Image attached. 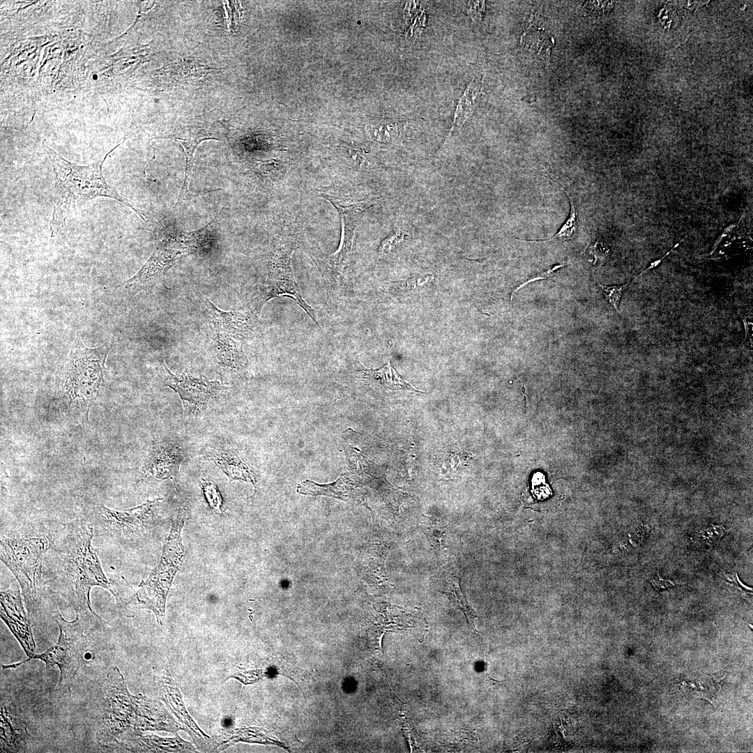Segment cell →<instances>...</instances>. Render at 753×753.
<instances>
[{"label": "cell", "instance_id": "cell-1", "mask_svg": "<svg viewBox=\"0 0 753 753\" xmlns=\"http://www.w3.org/2000/svg\"><path fill=\"white\" fill-rule=\"evenodd\" d=\"M93 531L88 522L77 521L57 527L52 533L45 563L49 581L68 599L77 616L91 625L102 620L91 609L89 593L98 586L110 591L91 545Z\"/></svg>", "mask_w": 753, "mask_h": 753}, {"label": "cell", "instance_id": "cell-2", "mask_svg": "<svg viewBox=\"0 0 753 753\" xmlns=\"http://www.w3.org/2000/svg\"><path fill=\"white\" fill-rule=\"evenodd\" d=\"M110 151L105 158L89 165H79L60 156L43 141L54 175L52 194V218L50 223L51 236H55L66 225L70 215L89 201L99 197H109L132 209L144 220L149 219L142 211L136 208L123 197L106 181L102 174V165Z\"/></svg>", "mask_w": 753, "mask_h": 753}, {"label": "cell", "instance_id": "cell-3", "mask_svg": "<svg viewBox=\"0 0 753 753\" xmlns=\"http://www.w3.org/2000/svg\"><path fill=\"white\" fill-rule=\"evenodd\" d=\"M109 350V344L89 348L77 335L63 364L61 388L70 404L86 413L104 381L105 363Z\"/></svg>", "mask_w": 753, "mask_h": 753}, {"label": "cell", "instance_id": "cell-4", "mask_svg": "<svg viewBox=\"0 0 753 753\" xmlns=\"http://www.w3.org/2000/svg\"><path fill=\"white\" fill-rule=\"evenodd\" d=\"M187 519L186 510L180 508L165 541L159 563L135 593L139 607L153 611L160 624L165 616L167 594L184 558L181 533Z\"/></svg>", "mask_w": 753, "mask_h": 753}, {"label": "cell", "instance_id": "cell-5", "mask_svg": "<svg viewBox=\"0 0 753 753\" xmlns=\"http://www.w3.org/2000/svg\"><path fill=\"white\" fill-rule=\"evenodd\" d=\"M49 548L45 538H4L1 540V560L21 586L29 611L39 601L42 591L43 562Z\"/></svg>", "mask_w": 753, "mask_h": 753}, {"label": "cell", "instance_id": "cell-6", "mask_svg": "<svg viewBox=\"0 0 753 753\" xmlns=\"http://www.w3.org/2000/svg\"><path fill=\"white\" fill-rule=\"evenodd\" d=\"M296 246V233H288L277 240L270 256L266 281L250 303V308L254 314H259L270 299L280 296H290L319 326L317 310L303 298L291 268V259Z\"/></svg>", "mask_w": 753, "mask_h": 753}, {"label": "cell", "instance_id": "cell-7", "mask_svg": "<svg viewBox=\"0 0 753 753\" xmlns=\"http://www.w3.org/2000/svg\"><path fill=\"white\" fill-rule=\"evenodd\" d=\"M162 499L147 501L137 507L115 510L96 505L91 511L88 524L94 535L126 540L147 533L154 526Z\"/></svg>", "mask_w": 753, "mask_h": 753}, {"label": "cell", "instance_id": "cell-8", "mask_svg": "<svg viewBox=\"0 0 753 753\" xmlns=\"http://www.w3.org/2000/svg\"><path fill=\"white\" fill-rule=\"evenodd\" d=\"M54 620L60 630L57 643L41 654H33L30 659H40L47 667L57 665L61 673L59 684L62 685L75 677L83 662L86 651L84 634L90 623L77 616L75 621H67L59 613L54 615Z\"/></svg>", "mask_w": 753, "mask_h": 753}, {"label": "cell", "instance_id": "cell-9", "mask_svg": "<svg viewBox=\"0 0 753 753\" xmlns=\"http://www.w3.org/2000/svg\"><path fill=\"white\" fill-rule=\"evenodd\" d=\"M162 376L165 384L180 397L186 416H197L221 402L228 393V387L218 381H210L201 375L194 377L184 371L175 374L163 363Z\"/></svg>", "mask_w": 753, "mask_h": 753}, {"label": "cell", "instance_id": "cell-10", "mask_svg": "<svg viewBox=\"0 0 753 753\" xmlns=\"http://www.w3.org/2000/svg\"><path fill=\"white\" fill-rule=\"evenodd\" d=\"M185 251L176 239H162L142 268L123 286L132 293L153 289L165 277L167 271Z\"/></svg>", "mask_w": 753, "mask_h": 753}, {"label": "cell", "instance_id": "cell-11", "mask_svg": "<svg viewBox=\"0 0 753 753\" xmlns=\"http://www.w3.org/2000/svg\"><path fill=\"white\" fill-rule=\"evenodd\" d=\"M320 196L329 201L336 208L342 225L340 246L336 252L328 257V264L338 273H344L349 264L356 226L369 206L363 202L344 204L334 197L323 193Z\"/></svg>", "mask_w": 753, "mask_h": 753}, {"label": "cell", "instance_id": "cell-12", "mask_svg": "<svg viewBox=\"0 0 753 753\" xmlns=\"http://www.w3.org/2000/svg\"><path fill=\"white\" fill-rule=\"evenodd\" d=\"M185 457L181 444L176 441H162L152 446L142 470L145 476L157 480L172 478L178 474Z\"/></svg>", "mask_w": 753, "mask_h": 753}, {"label": "cell", "instance_id": "cell-13", "mask_svg": "<svg viewBox=\"0 0 753 753\" xmlns=\"http://www.w3.org/2000/svg\"><path fill=\"white\" fill-rule=\"evenodd\" d=\"M1 617L30 658L34 654L35 644L19 590L1 591Z\"/></svg>", "mask_w": 753, "mask_h": 753}, {"label": "cell", "instance_id": "cell-14", "mask_svg": "<svg viewBox=\"0 0 753 753\" xmlns=\"http://www.w3.org/2000/svg\"><path fill=\"white\" fill-rule=\"evenodd\" d=\"M202 459L213 462L230 481L243 480L256 484V476L245 459L234 450L209 445L205 447Z\"/></svg>", "mask_w": 753, "mask_h": 753}, {"label": "cell", "instance_id": "cell-15", "mask_svg": "<svg viewBox=\"0 0 753 753\" xmlns=\"http://www.w3.org/2000/svg\"><path fill=\"white\" fill-rule=\"evenodd\" d=\"M209 340V351L218 365L226 371L238 372L247 364L243 342L215 330Z\"/></svg>", "mask_w": 753, "mask_h": 753}, {"label": "cell", "instance_id": "cell-16", "mask_svg": "<svg viewBox=\"0 0 753 753\" xmlns=\"http://www.w3.org/2000/svg\"><path fill=\"white\" fill-rule=\"evenodd\" d=\"M212 316L214 330L229 337L243 342L251 332L248 316L238 311H224L208 299L205 301Z\"/></svg>", "mask_w": 753, "mask_h": 753}, {"label": "cell", "instance_id": "cell-17", "mask_svg": "<svg viewBox=\"0 0 753 753\" xmlns=\"http://www.w3.org/2000/svg\"><path fill=\"white\" fill-rule=\"evenodd\" d=\"M185 137H182L179 135H175L166 137H158L162 139H169L178 142L182 145L185 151V169L183 179V184L178 197V201H182L186 196L188 190L192 168L194 166V153L201 144V142L205 140H219L217 138L212 137L208 132L202 128L199 127H188V132L183 134Z\"/></svg>", "mask_w": 753, "mask_h": 753}, {"label": "cell", "instance_id": "cell-18", "mask_svg": "<svg viewBox=\"0 0 753 753\" xmlns=\"http://www.w3.org/2000/svg\"><path fill=\"white\" fill-rule=\"evenodd\" d=\"M296 492L304 495L328 496L342 501L356 499L354 485L346 476V473H342L335 482L326 485H319L306 480L297 485Z\"/></svg>", "mask_w": 753, "mask_h": 753}, {"label": "cell", "instance_id": "cell-19", "mask_svg": "<svg viewBox=\"0 0 753 753\" xmlns=\"http://www.w3.org/2000/svg\"><path fill=\"white\" fill-rule=\"evenodd\" d=\"M445 588V593L449 595L457 608L462 610L467 616L471 627L475 632H476L474 620L477 617V615L475 611L470 607L466 601L459 586V579L454 577L448 578L446 581Z\"/></svg>", "mask_w": 753, "mask_h": 753}, {"label": "cell", "instance_id": "cell-20", "mask_svg": "<svg viewBox=\"0 0 753 753\" xmlns=\"http://www.w3.org/2000/svg\"><path fill=\"white\" fill-rule=\"evenodd\" d=\"M559 183L561 185V187H562L561 188L564 190V192H566V195H568V197L569 198L570 204V213H569L568 217L567 218V219L564 222V223L561 226L560 229L557 231V232L553 236H552L551 238H547V239H542V240H535V241L534 240H524L525 241H528V242H545V241H552V240H554V239L566 241V240L570 239L572 237V236L575 234V231L577 230V227L578 212H577V208H576V206H575V205L574 204V201H573L572 197L570 196V193L564 188V186L561 183Z\"/></svg>", "mask_w": 753, "mask_h": 753}, {"label": "cell", "instance_id": "cell-21", "mask_svg": "<svg viewBox=\"0 0 753 753\" xmlns=\"http://www.w3.org/2000/svg\"><path fill=\"white\" fill-rule=\"evenodd\" d=\"M365 372L366 374L380 380L386 387L390 389H413L411 386L402 380L398 373L391 367L390 363L376 370L365 369Z\"/></svg>", "mask_w": 753, "mask_h": 753}, {"label": "cell", "instance_id": "cell-22", "mask_svg": "<svg viewBox=\"0 0 753 753\" xmlns=\"http://www.w3.org/2000/svg\"><path fill=\"white\" fill-rule=\"evenodd\" d=\"M204 497L210 508L218 514L222 512V498L215 484L207 479H203L201 483Z\"/></svg>", "mask_w": 753, "mask_h": 753}, {"label": "cell", "instance_id": "cell-23", "mask_svg": "<svg viewBox=\"0 0 753 753\" xmlns=\"http://www.w3.org/2000/svg\"><path fill=\"white\" fill-rule=\"evenodd\" d=\"M724 533V528L722 526L710 525L694 535L697 541L710 547L715 545Z\"/></svg>", "mask_w": 753, "mask_h": 753}, {"label": "cell", "instance_id": "cell-24", "mask_svg": "<svg viewBox=\"0 0 753 753\" xmlns=\"http://www.w3.org/2000/svg\"><path fill=\"white\" fill-rule=\"evenodd\" d=\"M632 280L619 285H603L600 284V287L604 294V296L607 301L618 312V306L623 292L631 284Z\"/></svg>", "mask_w": 753, "mask_h": 753}, {"label": "cell", "instance_id": "cell-25", "mask_svg": "<svg viewBox=\"0 0 753 753\" xmlns=\"http://www.w3.org/2000/svg\"><path fill=\"white\" fill-rule=\"evenodd\" d=\"M405 235L406 234L402 229H396L382 241L379 250V253L381 254H387L391 252L404 241Z\"/></svg>", "mask_w": 753, "mask_h": 753}, {"label": "cell", "instance_id": "cell-26", "mask_svg": "<svg viewBox=\"0 0 753 753\" xmlns=\"http://www.w3.org/2000/svg\"><path fill=\"white\" fill-rule=\"evenodd\" d=\"M721 577L727 584L740 592V593L743 595H752V588L746 586L742 583L737 572H736L735 575L723 572Z\"/></svg>", "mask_w": 753, "mask_h": 753}, {"label": "cell", "instance_id": "cell-27", "mask_svg": "<svg viewBox=\"0 0 753 753\" xmlns=\"http://www.w3.org/2000/svg\"><path fill=\"white\" fill-rule=\"evenodd\" d=\"M565 266H566L565 263L558 264L554 265L552 268H549V269H547V270H546V271H543V272H542L540 273H538L537 275H535L530 277L529 279H528L526 281L522 282L521 284H519L518 287H517L515 288V289L512 290V291L511 293V296H510V303L512 301L514 293L517 291L522 287H523L525 285L529 284L530 282H533L534 281L539 280L547 279V277L552 275L556 271H557L558 269H559V268H562V267H563Z\"/></svg>", "mask_w": 753, "mask_h": 753}, {"label": "cell", "instance_id": "cell-28", "mask_svg": "<svg viewBox=\"0 0 753 753\" xmlns=\"http://www.w3.org/2000/svg\"><path fill=\"white\" fill-rule=\"evenodd\" d=\"M650 582L654 586V588L658 591H662L667 588H671L677 584H681L683 582H678L677 581H672L671 579H663L657 572V576L650 580Z\"/></svg>", "mask_w": 753, "mask_h": 753}, {"label": "cell", "instance_id": "cell-29", "mask_svg": "<svg viewBox=\"0 0 753 753\" xmlns=\"http://www.w3.org/2000/svg\"><path fill=\"white\" fill-rule=\"evenodd\" d=\"M592 252L595 257V262H603L607 257V252H608L600 243H595L591 247Z\"/></svg>", "mask_w": 753, "mask_h": 753}]
</instances>
